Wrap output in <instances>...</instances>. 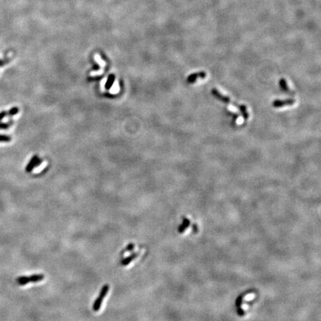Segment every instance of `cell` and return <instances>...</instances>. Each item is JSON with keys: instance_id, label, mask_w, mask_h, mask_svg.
<instances>
[{"instance_id": "6da1fadb", "label": "cell", "mask_w": 321, "mask_h": 321, "mask_svg": "<svg viewBox=\"0 0 321 321\" xmlns=\"http://www.w3.org/2000/svg\"><path fill=\"white\" fill-rule=\"evenodd\" d=\"M212 93L213 94V96H215L217 99L220 100L221 101L224 102V103H228V104H230V105H233L237 109H239V110L240 111L242 115L243 118H244L245 120H247V119L249 118L250 115H249V113L248 112V109H247L246 106H245L243 104H239V103H238L237 102L232 101V100L230 99V97H228V96H226V95H224L222 92L218 91L216 88H213Z\"/></svg>"}, {"instance_id": "7a4b0ae2", "label": "cell", "mask_w": 321, "mask_h": 321, "mask_svg": "<svg viewBox=\"0 0 321 321\" xmlns=\"http://www.w3.org/2000/svg\"><path fill=\"white\" fill-rule=\"evenodd\" d=\"M109 290V286L108 284H105L104 286H103V288H101V292H100V294H99V295H98L97 298L95 300V301L94 302L93 307H92L94 311H98L100 310V309H101V307L102 303H103V300L105 298L106 296V294H108Z\"/></svg>"}, {"instance_id": "3957f363", "label": "cell", "mask_w": 321, "mask_h": 321, "mask_svg": "<svg viewBox=\"0 0 321 321\" xmlns=\"http://www.w3.org/2000/svg\"><path fill=\"white\" fill-rule=\"evenodd\" d=\"M206 76L207 74L205 73V71H200V72L194 73L189 75L188 79H187V81H188V84H194L196 80H199V79H205Z\"/></svg>"}, {"instance_id": "277c9868", "label": "cell", "mask_w": 321, "mask_h": 321, "mask_svg": "<svg viewBox=\"0 0 321 321\" xmlns=\"http://www.w3.org/2000/svg\"><path fill=\"white\" fill-rule=\"evenodd\" d=\"M295 103L294 99H286V100H277L273 103V106L275 108H281V107L285 106H290L293 105Z\"/></svg>"}, {"instance_id": "5b68a950", "label": "cell", "mask_w": 321, "mask_h": 321, "mask_svg": "<svg viewBox=\"0 0 321 321\" xmlns=\"http://www.w3.org/2000/svg\"><path fill=\"white\" fill-rule=\"evenodd\" d=\"M138 254H139L138 253H133L132 254H130L129 256H127V257H126L125 259H124V260H122L121 265L126 266V265H129L130 262H131L132 261H133L135 258L138 257Z\"/></svg>"}, {"instance_id": "8992f818", "label": "cell", "mask_w": 321, "mask_h": 321, "mask_svg": "<svg viewBox=\"0 0 321 321\" xmlns=\"http://www.w3.org/2000/svg\"><path fill=\"white\" fill-rule=\"evenodd\" d=\"M16 283L19 286H25L30 283L29 277L22 276V277H18V278H16Z\"/></svg>"}, {"instance_id": "52a82bcc", "label": "cell", "mask_w": 321, "mask_h": 321, "mask_svg": "<svg viewBox=\"0 0 321 321\" xmlns=\"http://www.w3.org/2000/svg\"><path fill=\"white\" fill-rule=\"evenodd\" d=\"M45 276L43 274H33L29 277L30 283H37L40 282L44 279Z\"/></svg>"}, {"instance_id": "ba28073f", "label": "cell", "mask_w": 321, "mask_h": 321, "mask_svg": "<svg viewBox=\"0 0 321 321\" xmlns=\"http://www.w3.org/2000/svg\"><path fill=\"white\" fill-rule=\"evenodd\" d=\"M279 84H280L281 88H282L285 92H288V93H292V91L290 89V88L288 87V84H287V81L285 80V79H283V78L281 79L280 81H279Z\"/></svg>"}, {"instance_id": "9c48e42d", "label": "cell", "mask_w": 321, "mask_h": 321, "mask_svg": "<svg viewBox=\"0 0 321 321\" xmlns=\"http://www.w3.org/2000/svg\"><path fill=\"white\" fill-rule=\"evenodd\" d=\"M37 157L36 156V157H34L33 158H32L31 161H30V163L28 164L27 167H26V171L27 172H30L31 170L32 169H33L34 167V166L37 165L39 163V161L37 162Z\"/></svg>"}, {"instance_id": "30bf717a", "label": "cell", "mask_w": 321, "mask_h": 321, "mask_svg": "<svg viewBox=\"0 0 321 321\" xmlns=\"http://www.w3.org/2000/svg\"><path fill=\"white\" fill-rule=\"evenodd\" d=\"M18 112H19V109L17 108V107H14V108L10 109L8 112H7V116L11 117V116H13V115H15L16 114H17Z\"/></svg>"}, {"instance_id": "8fae6325", "label": "cell", "mask_w": 321, "mask_h": 321, "mask_svg": "<svg viewBox=\"0 0 321 321\" xmlns=\"http://www.w3.org/2000/svg\"><path fill=\"white\" fill-rule=\"evenodd\" d=\"M13 121H9L7 123H0V129H7L13 124Z\"/></svg>"}, {"instance_id": "7c38bea8", "label": "cell", "mask_w": 321, "mask_h": 321, "mask_svg": "<svg viewBox=\"0 0 321 321\" xmlns=\"http://www.w3.org/2000/svg\"><path fill=\"white\" fill-rule=\"evenodd\" d=\"M11 141V138L8 135H0V141H2V142H9V141Z\"/></svg>"}, {"instance_id": "4fadbf2b", "label": "cell", "mask_w": 321, "mask_h": 321, "mask_svg": "<svg viewBox=\"0 0 321 321\" xmlns=\"http://www.w3.org/2000/svg\"><path fill=\"white\" fill-rule=\"evenodd\" d=\"M134 248H135V245H134V243L131 242L129 243V245L126 246V248L125 249V251L126 252H131L133 251L134 250Z\"/></svg>"}, {"instance_id": "5bb4252c", "label": "cell", "mask_w": 321, "mask_h": 321, "mask_svg": "<svg viewBox=\"0 0 321 321\" xmlns=\"http://www.w3.org/2000/svg\"><path fill=\"white\" fill-rule=\"evenodd\" d=\"M7 115V112L6 111H2V112H0V121H1L2 119L5 118V116Z\"/></svg>"}, {"instance_id": "9a60e30c", "label": "cell", "mask_w": 321, "mask_h": 321, "mask_svg": "<svg viewBox=\"0 0 321 321\" xmlns=\"http://www.w3.org/2000/svg\"><path fill=\"white\" fill-rule=\"evenodd\" d=\"M8 61H5V60H0V67H2L5 63H7Z\"/></svg>"}]
</instances>
